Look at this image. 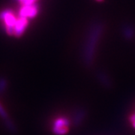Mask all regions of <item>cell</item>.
Segmentation results:
<instances>
[{"label":"cell","mask_w":135,"mask_h":135,"mask_svg":"<svg viewBox=\"0 0 135 135\" xmlns=\"http://www.w3.org/2000/svg\"><path fill=\"white\" fill-rule=\"evenodd\" d=\"M17 19L18 17H17L11 10H4L0 13V20L3 23L5 32L8 35L14 36V29Z\"/></svg>","instance_id":"obj_1"},{"label":"cell","mask_w":135,"mask_h":135,"mask_svg":"<svg viewBox=\"0 0 135 135\" xmlns=\"http://www.w3.org/2000/svg\"><path fill=\"white\" fill-rule=\"evenodd\" d=\"M100 31H95L91 36V38L89 41L88 42L86 46V48L85 50V55H84V61L87 65H90L92 64V59H93V56L95 53V45H96V41L99 38L100 35Z\"/></svg>","instance_id":"obj_2"},{"label":"cell","mask_w":135,"mask_h":135,"mask_svg":"<svg viewBox=\"0 0 135 135\" xmlns=\"http://www.w3.org/2000/svg\"><path fill=\"white\" fill-rule=\"evenodd\" d=\"M71 124L70 120L67 117L59 116L56 118L53 123L52 130L56 135H65L69 130V126Z\"/></svg>","instance_id":"obj_3"},{"label":"cell","mask_w":135,"mask_h":135,"mask_svg":"<svg viewBox=\"0 0 135 135\" xmlns=\"http://www.w3.org/2000/svg\"><path fill=\"white\" fill-rule=\"evenodd\" d=\"M39 11V7L37 4L28 5H21L18 15L20 17H26L27 19H32L35 18Z\"/></svg>","instance_id":"obj_4"},{"label":"cell","mask_w":135,"mask_h":135,"mask_svg":"<svg viewBox=\"0 0 135 135\" xmlns=\"http://www.w3.org/2000/svg\"><path fill=\"white\" fill-rule=\"evenodd\" d=\"M28 26H29V19L18 16V19L14 29V36L17 38L22 36L25 32L26 29H27Z\"/></svg>","instance_id":"obj_5"},{"label":"cell","mask_w":135,"mask_h":135,"mask_svg":"<svg viewBox=\"0 0 135 135\" xmlns=\"http://www.w3.org/2000/svg\"><path fill=\"white\" fill-rule=\"evenodd\" d=\"M84 116H85V112L83 110H78L76 115L74 116V124L76 126L80 125L82 121L84 119Z\"/></svg>","instance_id":"obj_6"},{"label":"cell","mask_w":135,"mask_h":135,"mask_svg":"<svg viewBox=\"0 0 135 135\" xmlns=\"http://www.w3.org/2000/svg\"><path fill=\"white\" fill-rule=\"evenodd\" d=\"M21 5H28L36 4L38 0H17Z\"/></svg>","instance_id":"obj_7"},{"label":"cell","mask_w":135,"mask_h":135,"mask_svg":"<svg viewBox=\"0 0 135 135\" xmlns=\"http://www.w3.org/2000/svg\"><path fill=\"white\" fill-rule=\"evenodd\" d=\"M98 77H99V80H100V81H101V82H103V84L104 85V86H108L109 85V80H108V77H105V78H104V74H99V76H98Z\"/></svg>","instance_id":"obj_8"},{"label":"cell","mask_w":135,"mask_h":135,"mask_svg":"<svg viewBox=\"0 0 135 135\" xmlns=\"http://www.w3.org/2000/svg\"><path fill=\"white\" fill-rule=\"evenodd\" d=\"M131 124H132V126H133V127L135 128V121H134V122H131Z\"/></svg>","instance_id":"obj_9"},{"label":"cell","mask_w":135,"mask_h":135,"mask_svg":"<svg viewBox=\"0 0 135 135\" xmlns=\"http://www.w3.org/2000/svg\"><path fill=\"white\" fill-rule=\"evenodd\" d=\"M97 1H98V2H101V1H102V0H97Z\"/></svg>","instance_id":"obj_10"}]
</instances>
